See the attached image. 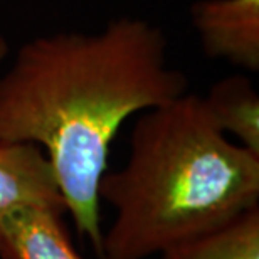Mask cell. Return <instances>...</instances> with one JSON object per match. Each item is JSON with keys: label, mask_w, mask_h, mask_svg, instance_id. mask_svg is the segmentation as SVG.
<instances>
[{"label": "cell", "mask_w": 259, "mask_h": 259, "mask_svg": "<svg viewBox=\"0 0 259 259\" xmlns=\"http://www.w3.org/2000/svg\"><path fill=\"white\" fill-rule=\"evenodd\" d=\"M163 30L121 17L95 34L35 37L0 76V142L46 148L77 232L100 254L98 187L123 121L187 93Z\"/></svg>", "instance_id": "1"}, {"label": "cell", "mask_w": 259, "mask_h": 259, "mask_svg": "<svg viewBox=\"0 0 259 259\" xmlns=\"http://www.w3.org/2000/svg\"><path fill=\"white\" fill-rule=\"evenodd\" d=\"M160 254L162 259H259V205Z\"/></svg>", "instance_id": "7"}, {"label": "cell", "mask_w": 259, "mask_h": 259, "mask_svg": "<svg viewBox=\"0 0 259 259\" xmlns=\"http://www.w3.org/2000/svg\"><path fill=\"white\" fill-rule=\"evenodd\" d=\"M190 15L205 56L259 69V0H197Z\"/></svg>", "instance_id": "3"}, {"label": "cell", "mask_w": 259, "mask_h": 259, "mask_svg": "<svg viewBox=\"0 0 259 259\" xmlns=\"http://www.w3.org/2000/svg\"><path fill=\"white\" fill-rule=\"evenodd\" d=\"M202 100L222 133H232L242 147L259 155V96L249 77H224Z\"/></svg>", "instance_id": "6"}, {"label": "cell", "mask_w": 259, "mask_h": 259, "mask_svg": "<svg viewBox=\"0 0 259 259\" xmlns=\"http://www.w3.org/2000/svg\"><path fill=\"white\" fill-rule=\"evenodd\" d=\"M7 54H9V44L4 35L0 34V64H2V61L7 58Z\"/></svg>", "instance_id": "8"}, {"label": "cell", "mask_w": 259, "mask_h": 259, "mask_svg": "<svg viewBox=\"0 0 259 259\" xmlns=\"http://www.w3.org/2000/svg\"><path fill=\"white\" fill-rule=\"evenodd\" d=\"M98 197L115 209L100 259H147L259 205V155L184 93L138 118L126 165L103 175Z\"/></svg>", "instance_id": "2"}, {"label": "cell", "mask_w": 259, "mask_h": 259, "mask_svg": "<svg viewBox=\"0 0 259 259\" xmlns=\"http://www.w3.org/2000/svg\"><path fill=\"white\" fill-rule=\"evenodd\" d=\"M25 207L67 212L54 168L40 147L0 142V217Z\"/></svg>", "instance_id": "4"}, {"label": "cell", "mask_w": 259, "mask_h": 259, "mask_svg": "<svg viewBox=\"0 0 259 259\" xmlns=\"http://www.w3.org/2000/svg\"><path fill=\"white\" fill-rule=\"evenodd\" d=\"M63 214L25 207L0 217V259H82L71 244Z\"/></svg>", "instance_id": "5"}]
</instances>
